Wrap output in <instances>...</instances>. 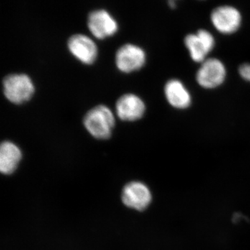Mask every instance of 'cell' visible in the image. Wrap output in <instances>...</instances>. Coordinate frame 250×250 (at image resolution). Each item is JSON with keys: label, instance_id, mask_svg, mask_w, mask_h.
Segmentation results:
<instances>
[{"label": "cell", "instance_id": "obj_14", "mask_svg": "<svg viewBox=\"0 0 250 250\" xmlns=\"http://www.w3.org/2000/svg\"><path fill=\"white\" fill-rule=\"evenodd\" d=\"M169 6L171 9H174L176 7V3L175 1H170L168 2Z\"/></svg>", "mask_w": 250, "mask_h": 250}, {"label": "cell", "instance_id": "obj_12", "mask_svg": "<svg viewBox=\"0 0 250 250\" xmlns=\"http://www.w3.org/2000/svg\"><path fill=\"white\" fill-rule=\"evenodd\" d=\"M21 158L22 153L19 147L14 143L4 141L0 147V170L5 174L13 173Z\"/></svg>", "mask_w": 250, "mask_h": 250}, {"label": "cell", "instance_id": "obj_1", "mask_svg": "<svg viewBox=\"0 0 250 250\" xmlns=\"http://www.w3.org/2000/svg\"><path fill=\"white\" fill-rule=\"evenodd\" d=\"M83 125L94 138L108 139L114 127V116L107 106L98 105L87 112L83 118Z\"/></svg>", "mask_w": 250, "mask_h": 250}, {"label": "cell", "instance_id": "obj_3", "mask_svg": "<svg viewBox=\"0 0 250 250\" xmlns=\"http://www.w3.org/2000/svg\"><path fill=\"white\" fill-rule=\"evenodd\" d=\"M227 70L221 61L208 58L201 63L197 70L196 81L205 89H214L223 84L226 80Z\"/></svg>", "mask_w": 250, "mask_h": 250}, {"label": "cell", "instance_id": "obj_5", "mask_svg": "<svg viewBox=\"0 0 250 250\" xmlns=\"http://www.w3.org/2000/svg\"><path fill=\"white\" fill-rule=\"evenodd\" d=\"M210 21L220 34L229 35L234 34L241 27L242 16L236 8L225 5L218 6L212 11Z\"/></svg>", "mask_w": 250, "mask_h": 250}, {"label": "cell", "instance_id": "obj_4", "mask_svg": "<svg viewBox=\"0 0 250 250\" xmlns=\"http://www.w3.org/2000/svg\"><path fill=\"white\" fill-rule=\"evenodd\" d=\"M184 44L192 60L202 63L208 59V54L214 48L215 41L211 33L205 29H200L196 34H190L186 36Z\"/></svg>", "mask_w": 250, "mask_h": 250}, {"label": "cell", "instance_id": "obj_9", "mask_svg": "<svg viewBox=\"0 0 250 250\" xmlns=\"http://www.w3.org/2000/svg\"><path fill=\"white\" fill-rule=\"evenodd\" d=\"M118 118L124 121H139L146 113V104L142 99L134 94H125L116 103Z\"/></svg>", "mask_w": 250, "mask_h": 250}, {"label": "cell", "instance_id": "obj_10", "mask_svg": "<svg viewBox=\"0 0 250 250\" xmlns=\"http://www.w3.org/2000/svg\"><path fill=\"white\" fill-rule=\"evenodd\" d=\"M123 201L126 207L138 210H143L152 201V194L149 188L141 182L128 184L123 192Z\"/></svg>", "mask_w": 250, "mask_h": 250}, {"label": "cell", "instance_id": "obj_2", "mask_svg": "<svg viewBox=\"0 0 250 250\" xmlns=\"http://www.w3.org/2000/svg\"><path fill=\"white\" fill-rule=\"evenodd\" d=\"M3 91L11 103L22 104L29 101L35 91L30 77L24 74H12L3 80Z\"/></svg>", "mask_w": 250, "mask_h": 250}, {"label": "cell", "instance_id": "obj_11", "mask_svg": "<svg viewBox=\"0 0 250 250\" xmlns=\"http://www.w3.org/2000/svg\"><path fill=\"white\" fill-rule=\"evenodd\" d=\"M164 94L169 104L177 109H186L191 104L192 98L190 92L178 80H169L164 87Z\"/></svg>", "mask_w": 250, "mask_h": 250}, {"label": "cell", "instance_id": "obj_8", "mask_svg": "<svg viewBox=\"0 0 250 250\" xmlns=\"http://www.w3.org/2000/svg\"><path fill=\"white\" fill-rule=\"evenodd\" d=\"M67 47L72 55L86 65L93 64L98 57V47L89 37L75 34L67 41Z\"/></svg>", "mask_w": 250, "mask_h": 250}, {"label": "cell", "instance_id": "obj_13", "mask_svg": "<svg viewBox=\"0 0 250 250\" xmlns=\"http://www.w3.org/2000/svg\"><path fill=\"white\" fill-rule=\"evenodd\" d=\"M240 76L247 82H250V63L242 64L238 68Z\"/></svg>", "mask_w": 250, "mask_h": 250}, {"label": "cell", "instance_id": "obj_7", "mask_svg": "<svg viewBox=\"0 0 250 250\" xmlns=\"http://www.w3.org/2000/svg\"><path fill=\"white\" fill-rule=\"evenodd\" d=\"M88 27L92 34L98 39L114 35L118 29L116 20L103 9L95 10L90 13L88 18Z\"/></svg>", "mask_w": 250, "mask_h": 250}, {"label": "cell", "instance_id": "obj_6", "mask_svg": "<svg viewBox=\"0 0 250 250\" xmlns=\"http://www.w3.org/2000/svg\"><path fill=\"white\" fill-rule=\"evenodd\" d=\"M146 62V52L139 46L125 44L117 51L116 66L125 73L137 71L144 66Z\"/></svg>", "mask_w": 250, "mask_h": 250}]
</instances>
